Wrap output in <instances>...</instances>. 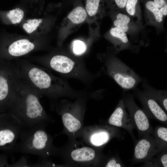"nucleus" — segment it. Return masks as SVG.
Returning <instances> with one entry per match:
<instances>
[{"instance_id": "nucleus-1", "label": "nucleus", "mask_w": 167, "mask_h": 167, "mask_svg": "<svg viewBox=\"0 0 167 167\" xmlns=\"http://www.w3.org/2000/svg\"><path fill=\"white\" fill-rule=\"evenodd\" d=\"M22 79L41 96L57 97L79 94L82 91L72 88L65 79L53 75L48 69L26 61L15 63Z\"/></svg>"}, {"instance_id": "nucleus-2", "label": "nucleus", "mask_w": 167, "mask_h": 167, "mask_svg": "<svg viewBox=\"0 0 167 167\" xmlns=\"http://www.w3.org/2000/svg\"><path fill=\"white\" fill-rule=\"evenodd\" d=\"M41 96L22 77L7 112L26 127L43 123L46 115L40 101Z\"/></svg>"}, {"instance_id": "nucleus-3", "label": "nucleus", "mask_w": 167, "mask_h": 167, "mask_svg": "<svg viewBox=\"0 0 167 167\" xmlns=\"http://www.w3.org/2000/svg\"><path fill=\"white\" fill-rule=\"evenodd\" d=\"M36 61L39 65L57 73L63 79H76L88 85L91 84L100 74L91 73L84 63L62 54H56L49 59H41Z\"/></svg>"}, {"instance_id": "nucleus-4", "label": "nucleus", "mask_w": 167, "mask_h": 167, "mask_svg": "<svg viewBox=\"0 0 167 167\" xmlns=\"http://www.w3.org/2000/svg\"><path fill=\"white\" fill-rule=\"evenodd\" d=\"M43 124L24 128L15 147V152L41 157L49 155L47 150L49 138L44 130Z\"/></svg>"}, {"instance_id": "nucleus-5", "label": "nucleus", "mask_w": 167, "mask_h": 167, "mask_svg": "<svg viewBox=\"0 0 167 167\" xmlns=\"http://www.w3.org/2000/svg\"><path fill=\"white\" fill-rule=\"evenodd\" d=\"M21 79L15 64L0 60V113L8 111Z\"/></svg>"}, {"instance_id": "nucleus-6", "label": "nucleus", "mask_w": 167, "mask_h": 167, "mask_svg": "<svg viewBox=\"0 0 167 167\" xmlns=\"http://www.w3.org/2000/svg\"><path fill=\"white\" fill-rule=\"evenodd\" d=\"M25 127L10 113H0V152L8 155L15 152V147Z\"/></svg>"}, {"instance_id": "nucleus-7", "label": "nucleus", "mask_w": 167, "mask_h": 167, "mask_svg": "<svg viewBox=\"0 0 167 167\" xmlns=\"http://www.w3.org/2000/svg\"><path fill=\"white\" fill-rule=\"evenodd\" d=\"M101 69L125 90H133L143 81L142 78L133 70L116 58L105 61Z\"/></svg>"}, {"instance_id": "nucleus-8", "label": "nucleus", "mask_w": 167, "mask_h": 167, "mask_svg": "<svg viewBox=\"0 0 167 167\" xmlns=\"http://www.w3.org/2000/svg\"><path fill=\"white\" fill-rule=\"evenodd\" d=\"M126 109L139 136L146 134H153V130L149 122V118L143 109L135 103L134 95L124 92L122 97Z\"/></svg>"}, {"instance_id": "nucleus-9", "label": "nucleus", "mask_w": 167, "mask_h": 167, "mask_svg": "<svg viewBox=\"0 0 167 167\" xmlns=\"http://www.w3.org/2000/svg\"><path fill=\"white\" fill-rule=\"evenodd\" d=\"M134 94L140 102L143 109L149 118L167 124V115L165 111L151 96L136 88Z\"/></svg>"}, {"instance_id": "nucleus-10", "label": "nucleus", "mask_w": 167, "mask_h": 167, "mask_svg": "<svg viewBox=\"0 0 167 167\" xmlns=\"http://www.w3.org/2000/svg\"><path fill=\"white\" fill-rule=\"evenodd\" d=\"M152 134H146L136 143L134 148L132 161L146 162L152 160L156 154L157 145Z\"/></svg>"}, {"instance_id": "nucleus-11", "label": "nucleus", "mask_w": 167, "mask_h": 167, "mask_svg": "<svg viewBox=\"0 0 167 167\" xmlns=\"http://www.w3.org/2000/svg\"><path fill=\"white\" fill-rule=\"evenodd\" d=\"M108 122L113 126L122 128L126 130L133 139V132L135 128L125 107L122 99L119 101L114 110L109 117Z\"/></svg>"}, {"instance_id": "nucleus-12", "label": "nucleus", "mask_w": 167, "mask_h": 167, "mask_svg": "<svg viewBox=\"0 0 167 167\" xmlns=\"http://www.w3.org/2000/svg\"><path fill=\"white\" fill-rule=\"evenodd\" d=\"M35 48L34 43L28 39L18 40L11 43L6 48L5 50L0 53V60L4 58L8 59L9 57L24 56L33 50Z\"/></svg>"}, {"instance_id": "nucleus-13", "label": "nucleus", "mask_w": 167, "mask_h": 167, "mask_svg": "<svg viewBox=\"0 0 167 167\" xmlns=\"http://www.w3.org/2000/svg\"><path fill=\"white\" fill-rule=\"evenodd\" d=\"M87 14L81 0H76L73 8L66 18V32L71 30L73 28L81 24L87 19Z\"/></svg>"}, {"instance_id": "nucleus-14", "label": "nucleus", "mask_w": 167, "mask_h": 167, "mask_svg": "<svg viewBox=\"0 0 167 167\" xmlns=\"http://www.w3.org/2000/svg\"><path fill=\"white\" fill-rule=\"evenodd\" d=\"M142 83L143 91L151 96L159 104L164 110L167 111V94L166 90H159L154 88L146 81Z\"/></svg>"}, {"instance_id": "nucleus-15", "label": "nucleus", "mask_w": 167, "mask_h": 167, "mask_svg": "<svg viewBox=\"0 0 167 167\" xmlns=\"http://www.w3.org/2000/svg\"><path fill=\"white\" fill-rule=\"evenodd\" d=\"M84 0L87 16L86 20L91 24L95 21L100 14L101 0Z\"/></svg>"}, {"instance_id": "nucleus-16", "label": "nucleus", "mask_w": 167, "mask_h": 167, "mask_svg": "<svg viewBox=\"0 0 167 167\" xmlns=\"http://www.w3.org/2000/svg\"><path fill=\"white\" fill-rule=\"evenodd\" d=\"M153 134L157 145L156 153L165 151L167 147V128L157 126L153 130Z\"/></svg>"}, {"instance_id": "nucleus-17", "label": "nucleus", "mask_w": 167, "mask_h": 167, "mask_svg": "<svg viewBox=\"0 0 167 167\" xmlns=\"http://www.w3.org/2000/svg\"><path fill=\"white\" fill-rule=\"evenodd\" d=\"M95 153L92 148L84 147L73 151L71 155L73 160L77 161H88L93 159Z\"/></svg>"}, {"instance_id": "nucleus-18", "label": "nucleus", "mask_w": 167, "mask_h": 167, "mask_svg": "<svg viewBox=\"0 0 167 167\" xmlns=\"http://www.w3.org/2000/svg\"><path fill=\"white\" fill-rule=\"evenodd\" d=\"M62 119L64 125L70 132H76L81 127L80 121L70 113H64Z\"/></svg>"}, {"instance_id": "nucleus-19", "label": "nucleus", "mask_w": 167, "mask_h": 167, "mask_svg": "<svg viewBox=\"0 0 167 167\" xmlns=\"http://www.w3.org/2000/svg\"><path fill=\"white\" fill-rule=\"evenodd\" d=\"M130 21V18L127 15L120 13L116 16V19L114 20L113 24L115 27L118 28L125 32L129 30L128 24Z\"/></svg>"}, {"instance_id": "nucleus-20", "label": "nucleus", "mask_w": 167, "mask_h": 167, "mask_svg": "<svg viewBox=\"0 0 167 167\" xmlns=\"http://www.w3.org/2000/svg\"><path fill=\"white\" fill-rule=\"evenodd\" d=\"M109 138V134L105 131L97 132L92 134L90 140L94 146H99L106 143Z\"/></svg>"}, {"instance_id": "nucleus-21", "label": "nucleus", "mask_w": 167, "mask_h": 167, "mask_svg": "<svg viewBox=\"0 0 167 167\" xmlns=\"http://www.w3.org/2000/svg\"><path fill=\"white\" fill-rule=\"evenodd\" d=\"M24 15V11L19 8H16L9 11L7 13L6 16L13 24L19 23Z\"/></svg>"}, {"instance_id": "nucleus-22", "label": "nucleus", "mask_w": 167, "mask_h": 167, "mask_svg": "<svg viewBox=\"0 0 167 167\" xmlns=\"http://www.w3.org/2000/svg\"><path fill=\"white\" fill-rule=\"evenodd\" d=\"M71 49L75 55L80 56L86 52L87 46L84 41L79 40H76L74 41L72 43Z\"/></svg>"}, {"instance_id": "nucleus-23", "label": "nucleus", "mask_w": 167, "mask_h": 167, "mask_svg": "<svg viewBox=\"0 0 167 167\" xmlns=\"http://www.w3.org/2000/svg\"><path fill=\"white\" fill-rule=\"evenodd\" d=\"M42 22V19H30L23 25V27L27 33L30 34L35 31Z\"/></svg>"}, {"instance_id": "nucleus-24", "label": "nucleus", "mask_w": 167, "mask_h": 167, "mask_svg": "<svg viewBox=\"0 0 167 167\" xmlns=\"http://www.w3.org/2000/svg\"><path fill=\"white\" fill-rule=\"evenodd\" d=\"M145 6L147 9L153 13L157 22L161 23L162 21L163 15L155 6L153 1H148L146 3Z\"/></svg>"}, {"instance_id": "nucleus-25", "label": "nucleus", "mask_w": 167, "mask_h": 167, "mask_svg": "<svg viewBox=\"0 0 167 167\" xmlns=\"http://www.w3.org/2000/svg\"><path fill=\"white\" fill-rule=\"evenodd\" d=\"M110 33L112 36L119 39L123 43H126L128 41L126 33L117 27L111 28L110 30Z\"/></svg>"}, {"instance_id": "nucleus-26", "label": "nucleus", "mask_w": 167, "mask_h": 167, "mask_svg": "<svg viewBox=\"0 0 167 167\" xmlns=\"http://www.w3.org/2000/svg\"><path fill=\"white\" fill-rule=\"evenodd\" d=\"M138 0H127L125 6L127 12L130 15H134L136 12V6Z\"/></svg>"}, {"instance_id": "nucleus-27", "label": "nucleus", "mask_w": 167, "mask_h": 167, "mask_svg": "<svg viewBox=\"0 0 167 167\" xmlns=\"http://www.w3.org/2000/svg\"><path fill=\"white\" fill-rule=\"evenodd\" d=\"M154 4L163 16L167 15V4L165 0H154Z\"/></svg>"}, {"instance_id": "nucleus-28", "label": "nucleus", "mask_w": 167, "mask_h": 167, "mask_svg": "<svg viewBox=\"0 0 167 167\" xmlns=\"http://www.w3.org/2000/svg\"><path fill=\"white\" fill-rule=\"evenodd\" d=\"M29 167L31 165L28 164L27 158L25 156H21L17 161L10 164L9 167Z\"/></svg>"}, {"instance_id": "nucleus-29", "label": "nucleus", "mask_w": 167, "mask_h": 167, "mask_svg": "<svg viewBox=\"0 0 167 167\" xmlns=\"http://www.w3.org/2000/svg\"><path fill=\"white\" fill-rule=\"evenodd\" d=\"M8 156L7 154L0 153V167H9L10 164L8 161Z\"/></svg>"}, {"instance_id": "nucleus-30", "label": "nucleus", "mask_w": 167, "mask_h": 167, "mask_svg": "<svg viewBox=\"0 0 167 167\" xmlns=\"http://www.w3.org/2000/svg\"><path fill=\"white\" fill-rule=\"evenodd\" d=\"M106 167H123L122 163L119 161L114 159L110 160L105 166Z\"/></svg>"}, {"instance_id": "nucleus-31", "label": "nucleus", "mask_w": 167, "mask_h": 167, "mask_svg": "<svg viewBox=\"0 0 167 167\" xmlns=\"http://www.w3.org/2000/svg\"><path fill=\"white\" fill-rule=\"evenodd\" d=\"M160 163L162 167H167V154L165 152L159 157Z\"/></svg>"}, {"instance_id": "nucleus-32", "label": "nucleus", "mask_w": 167, "mask_h": 167, "mask_svg": "<svg viewBox=\"0 0 167 167\" xmlns=\"http://www.w3.org/2000/svg\"><path fill=\"white\" fill-rule=\"evenodd\" d=\"M127 0H115L117 6L120 8L125 7Z\"/></svg>"}]
</instances>
